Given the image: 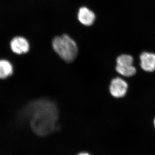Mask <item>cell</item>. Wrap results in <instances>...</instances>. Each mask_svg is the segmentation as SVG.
<instances>
[{"mask_svg":"<svg viewBox=\"0 0 155 155\" xmlns=\"http://www.w3.org/2000/svg\"><path fill=\"white\" fill-rule=\"evenodd\" d=\"M128 85L126 81L120 78H116L111 81L110 87V94L113 97L121 98L127 93Z\"/></svg>","mask_w":155,"mask_h":155,"instance_id":"obj_3","label":"cell"},{"mask_svg":"<svg viewBox=\"0 0 155 155\" xmlns=\"http://www.w3.org/2000/svg\"><path fill=\"white\" fill-rule=\"evenodd\" d=\"M134 62L132 56L127 54H122L118 57L116 60L117 65L127 66L132 65Z\"/></svg>","mask_w":155,"mask_h":155,"instance_id":"obj_9","label":"cell"},{"mask_svg":"<svg viewBox=\"0 0 155 155\" xmlns=\"http://www.w3.org/2000/svg\"><path fill=\"white\" fill-rule=\"evenodd\" d=\"M140 67L147 72H153L155 70V54L144 52L140 57Z\"/></svg>","mask_w":155,"mask_h":155,"instance_id":"obj_5","label":"cell"},{"mask_svg":"<svg viewBox=\"0 0 155 155\" xmlns=\"http://www.w3.org/2000/svg\"><path fill=\"white\" fill-rule=\"evenodd\" d=\"M78 155H90L88 153H80L78 154Z\"/></svg>","mask_w":155,"mask_h":155,"instance_id":"obj_10","label":"cell"},{"mask_svg":"<svg viewBox=\"0 0 155 155\" xmlns=\"http://www.w3.org/2000/svg\"><path fill=\"white\" fill-rule=\"evenodd\" d=\"M10 46L13 52L17 54H22L28 52L29 44L25 38L21 36L14 37L11 41Z\"/></svg>","mask_w":155,"mask_h":155,"instance_id":"obj_4","label":"cell"},{"mask_svg":"<svg viewBox=\"0 0 155 155\" xmlns=\"http://www.w3.org/2000/svg\"><path fill=\"white\" fill-rule=\"evenodd\" d=\"M116 69L117 72L125 77H130L136 73V69L132 65L120 66L117 65Z\"/></svg>","mask_w":155,"mask_h":155,"instance_id":"obj_8","label":"cell"},{"mask_svg":"<svg viewBox=\"0 0 155 155\" xmlns=\"http://www.w3.org/2000/svg\"><path fill=\"white\" fill-rule=\"evenodd\" d=\"M13 73V67L11 63L7 60H0V78H7Z\"/></svg>","mask_w":155,"mask_h":155,"instance_id":"obj_7","label":"cell"},{"mask_svg":"<svg viewBox=\"0 0 155 155\" xmlns=\"http://www.w3.org/2000/svg\"><path fill=\"white\" fill-rule=\"evenodd\" d=\"M78 18L81 23L83 25L89 26L94 22L95 16L92 11L86 7H82L79 9Z\"/></svg>","mask_w":155,"mask_h":155,"instance_id":"obj_6","label":"cell"},{"mask_svg":"<svg viewBox=\"0 0 155 155\" xmlns=\"http://www.w3.org/2000/svg\"><path fill=\"white\" fill-rule=\"evenodd\" d=\"M23 116L30 119L32 131L36 135L44 137L59 129V113L55 104L42 99L28 104L23 110Z\"/></svg>","mask_w":155,"mask_h":155,"instance_id":"obj_1","label":"cell"},{"mask_svg":"<svg viewBox=\"0 0 155 155\" xmlns=\"http://www.w3.org/2000/svg\"><path fill=\"white\" fill-rule=\"evenodd\" d=\"M154 124L155 127V119H154Z\"/></svg>","mask_w":155,"mask_h":155,"instance_id":"obj_11","label":"cell"},{"mask_svg":"<svg viewBox=\"0 0 155 155\" xmlns=\"http://www.w3.org/2000/svg\"><path fill=\"white\" fill-rule=\"evenodd\" d=\"M53 48L65 62L70 63L75 60L78 49L75 41L67 35L56 37L52 41Z\"/></svg>","mask_w":155,"mask_h":155,"instance_id":"obj_2","label":"cell"}]
</instances>
